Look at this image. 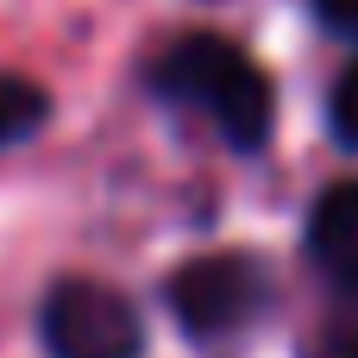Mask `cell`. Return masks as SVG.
<instances>
[{
	"label": "cell",
	"mask_w": 358,
	"mask_h": 358,
	"mask_svg": "<svg viewBox=\"0 0 358 358\" xmlns=\"http://www.w3.org/2000/svg\"><path fill=\"white\" fill-rule=\"evenodd\" d=\"M151 82H157V94L208 113L233 151H258L271 138V76L227 38H208V31L176 38L157 57Z\"/></svg>",
	"instance_id": "obj_1"
},
{
	"label": "cell",
	"mask_w": 358,
	"mask_h": 358,
	"mask_svg": "<svg viewBox=\"0 0 358 358\" xmlns=\"http://www.w3.org/2000/svg\"><path fill=\"white\" fill-rule=\"evenodd\" d=\"M44 346L50 358H138L145 327L138 308L107 283H57L44 302Z\"/></svg>",
	"instance_id": "obj_2"
},
{
	"label": "cell",
	"mask_w": 358,
	"mask_h": 358,
	"mask_svg": "<svg viewBox=\"0 0 358 358\" xmlns=\"http://www.w3.org/2000/svg\"><path fill=\"white\" fill-rule=\"evenodd\" d=\"M264 308V271L239 252H214L195 258L170 277V315L195 334V340H227L239 334L252 315Z\"/></svg>",
	"instance_id": "obj_3"
},
{
	"label": "cell",
	"mask_w": 358,
	"mask_h": 358,
	"mask_svg": "<svg viewBox=\"0 0 358 358\" xmlns=\"http://www.w3.org/2000/svg\"><path fill=\"white\" fill-rule=\"evenodd\" d=\"M308 252L334 277L340 308L358 315V182H340V189L321 195V208L308 220Z\"/></svg>",
	"instance_id": "obj_4"
},
{
	"label": "cell",
	"mask_w": 358,
	"mask_h": 358,
	"mask_svg": "<svg viewBox=\"0 0 358 358\" xmlns=\"http://www.w3.org/2000/svg\"><path fill=\"white\" fill-rule=\"evenodd\" d=\"M44 126V88H31L25 76H0V145L25 138Z\"/></svg>",
	"instance_id": "obj_5"
},
{
	"label": "cell",
	"mask_w": 358,
	"mask_h": 358,
	"mask_svg": "<svg viewBox=\"0 0 358 358\" xmlns=\"http://www.w3.org/2000/svg\"><path fill=\"white\" fill-rule=\"evenodd\" d=\"M334 132H340V145L358 151V57L346 63V76L334 82Z\"/></svg>",
	"instance_id": "obj_6"
},
{
	"label": "cell",
	"mask_w": 358,
	"mask_h": 358,
	"mask_svg": "<svg viewBox=\"0 0 358 358\" xmlns=\"http://www.w3.org/2000/svg\"><path fill=\"white\" fill-rule=\"evenodd\" d=\"M315 13H321L334 31H358V0H315Z\"/></svg>",
	"instance_id": "obj_7"
},
{
	"label": "cell",
	"mask_w": 358,
	"mask_h": 358,
	"mask_svg": "<svg viewBox=\"0 0 358 358\" xmlns=\"http://www.w3.org/2000/svg\"><path fill=\"white\" fill-rule=\"evenodd\" d=\"M340 358H358V334H340Z\"/></svg>",
	"instance_id": "obj_8"
}]
</instances>
